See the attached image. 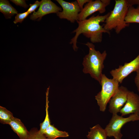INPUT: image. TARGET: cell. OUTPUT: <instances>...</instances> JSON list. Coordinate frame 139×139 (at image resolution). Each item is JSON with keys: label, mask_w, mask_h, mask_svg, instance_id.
<instances>
[{"label": "cell", "mask_w": 139, "mask_h": 139, "mask_svg": "<svg viewBox=\"0 0 139 139\" xmlns=\"http://www.w3.org/2000/svg\"><path fill=\"white\" fill-rule=\"evenodd\" d=\"M129 6L127 0H115L114 9L105 21L104 28L109 32L114 29L118 34L128 26L129 24L126 23L125 19Z\"/></svg>", "instance_id": "3957f363"}, {"label": "cell", "mask_w": 139, "mask_h": 139, "mask_svg": "<svg viewBox=\"0 0 139 139\" xmlns=\"http://www.w3.org/2000/svg\"><path fill=\"white\" fill-rule=\"evenodd\" d=\"M29 14L27 11L22 13H18L15 17L14 23V24H16L18 22L21 23Z\"/></svg>", "instance_id": "ffe728a7"}, {"label": "cell", "mask_w": 139, "mask_h": 139, "mask_svg": "<svg viewBox=\"0 0 139 139\" xmlns=\"http://www.w3.org/2000/svg\"><path fill=\"white\" fill-rule=\"evenodd\" d=\"M128 91L126 88L122 86L118 87L109 102L110 112L114 114L120 112L127 101Z\"/></svg>", "instance_id": "9c48e42d"}, {"label": "cell", "mask_w": 139, "mask_h": 139, "mask_svg": "<svg viewBox=\"0 0 139 139\" xmlns=\"http://www.w3.org/2000/svg\"><path fill=\"white\" fill-rule=\"evenodd\" d=\"M127 1L129 6H133L134 5H137V8L139 9V0H128Z\"/></svg>", "instance_id": "603a6c76"}, {"label": "cell", "mask_w": 139, "mask_h": 139, "mask_svg": "<svg viewBox=\"0 0 139 139\" xmlns=\"http://www.w3.org/2000/svg\"><path fill=\"white\" fill-rule=\"evenodd\" d=\"M29 132L28 139H48L44 134L40 133L37 128H32Z\"/></svg>", "instance_id": "d6986e66"}, {"label": "cell", "mask_w": 139, "mask_h": 139, "mask_svg": "<svg viewBox=\"0 0 139 139\" xmlns=\"http://www.w3.org/2000/svg\"><path fill=\"white\" fill-rule=\"evenodd\" d=\"M41 3V1L39 2L36 1L34 3L32 4H30V7L27 11L29 14L33 12H35V10L40 6Z\"/></svg>", "instance_id": "44dd1931"}, {"label": "cell", "mask_w": 139, "mask_h": 139, "mask_svg": "<svg viewBox=\"0 0 139 139\" xmlns=\"http://www.w3.org/2000/svg\"><path fill=\"white\" fill-rule=\"evenodd\" d=\"M139 70V54L133 60L129 63L120 65L117 68L113 70L110 73L113 79L121 83L123 80L133 72Z\"/></svg>", "instance_id": "ba28073f"}, {"label": "cell", "mask_w": 139, "mask_h": 139, "mask_svg": "<svg viewBox=\"0 0 139 139\" xmlns=\"http://www.w3.org/2000/svg\"><path fill=\"white\" fill-rule=\"evenodd\" d=\"M49 88V86L47 89L46 92V116L44 121L40 124V129L39 130V132L42 134L46 129L51 124L48 112L49 101L48 98Z\"/></svg>", "instance_id": "e0dca14e"}, {"label": "cell", "mask_w": 139, "mask_h": 139, "mask_svg": "<svg viewBox=\"0 0 139 139\" xmlns=\"http://www.w3.org/2000/svg\"><path fill=\"white\" fill-rule=\"evenodd\" d=\"M125 20L126 24L133 23H139V9L132 6H129Z\"/></svg>", "instance_id": "2e32d148"}, {"label": "cell", "mask_w": 139, "mask_h": 139, "mask_svg": "<svg viewBox=\"0 0 139 139\" xmlns=\"http://www.w3.org/2000/svg\"><path fill=\"white\" fill-rule=\"evenodd\" d=\"M56 1L63 8L62 11L56 13L60 18L66 19L72 23L78 21V15L81 10L76 1L71 2L63 0Z\"/></svg>", "instance_id": "8992f818"}, {"label": "cell", "mask_w": 139, "mask_h": 139, "mask_svg": "<svg viewBox=\"0 0 139 139\" xmlns=\"http://www.w3.org/2000/svg\"><path fill=\"white\" fill-rule=\"evenodd\" d=\"M10 1L16 5L22 6L25 8H27L29 6L26 3L25 0H11Z\"/></svg>", "instance_id": "7402d4cb"}, {"label": "cell", "mask_w": 139, "mask_h": 139, "mask_svg": "<svg viewBox=\"0 0 139 139\" xmlns=\"http://www.w3.org/2000/svg\"><path fill=\"white\" fill-rule=\"evenodd\" d=\"M20 139H28L30 132L19 119L14 117L8 124Z\"/></svg>", "instance_id": "7c38bea8"}, {"label": "cell", "mask_w": 139, "mask_h": 139, "mask_svg": "<svg viewBox=\"0 0 139 139\" xmlns=\"http://www.w3.org/2000/svg\"></svg>", "instance_id": "484cf974"}, {"label": "cell", "mask_w": 139, "mask_h": 139, "mask_svg": "<svg viewBox=\"0 0 139 139\" xmlns=\"http://www.w3.org/2000/svg\"><path fill=\"white\" fill-rule=\"evenodd\" d=\"M85 45L88 47L89 50L88 54L83 58V72L85 74H89L101 85L102 72L104 68L103 63L107 55L106 51L105 50L101 53L96 50L95 46L91 42H88Z\"/></svg>", "instance_id": "7a4b0ae2"}, {"label": "cell", "mask_w": 139, "mask_h": 139, "mask_svg": "<svg viewBox=\"0 0 139 139\" xmlns=\"http://www.w3.org/2000/svg\"><path fill=\"white\" fill-rule=\"evenodd\" d=\"M14 117L12 113L6 108L0 106V122L3 124H9Z\"/></svg>", "instance_id": "ac0fdd59"}, {"label": "cell", "mask_w": 139, "mask_h": 139, "mask_svg": "<svg viewBox=\"0 0 139 139\" xmlns=\"http://www.w3.org/2000/svg\"><path fill=\"white\" fill-rule=\"evenodd\" d=\"M90 129L86 136L89 139H107V136L105 129L99 124L90 128Z\"/></svg>", "instance_id": "5bb4252c"}, {"label": "cell", "mask_w": 139, "mask_h": 139, "mask_svg": "<svg viewBox=\"0 0 139 139\" xmlns=\"http://www.w3.org/2000/svg\"><path fill=\"white\" fill-rule=\"evenodd\" d=\"M110 0H91L85 5L79 13L78 21L85 20L87 17L96 12H98L101 14L105 13L106 7L110 4Z\"/></svg>", "instance_id": "52a82bcc"}, {"label": "cell", "mask_w": 139, "mask_h": 139, "mask_svg": "<svg viewBox=\"0 0 139 139\" xmlns=\"http://www.w3.org/2000/svg\"><path fill=\"white\" fill-rule=\"evenodd\" d=\"M119 83L112 79H109L102 74L101 76V90L95 96L100 111H105L107 105L119 87Z\"/></svg>", "instance_id": "277c9868"}, {"label": "cell", "mask_w": 139, "mask_h": 139, "mask_svg": "<svg viewBox=\"0 0 139 139\" xmlns=\"http://www.w3.org/2000/svg\"><path fill=\"white\" fill-rule=\"evenodd\" d=\"M110 12L103 15L98 14L93 15L88 19L82 21H77L78 24L77 28L73 33H75L74 37L71 40L70 44H73L72 47L75 51H76L78 47L76 46L77 39L79 36L82 33L86 37L90 39L92 43L101 42L102 40L103 33L110 35L109 31L106 30L100 23L105 21L109 15Z\"/></svg>", "instance_id": "6da1fadb"}, {"label": "cell", "mask_w": 139, "mask_h": 139, "mask_svg": "<svg viewBox=\"0 0 139 139\" xmlns=\"http://www.w3.org/2000/svg\"><path fill=\"white\" fill-rule=\"evenodd\" d=\"M139 120V112L133 114L127 118L123 117L117 114H112L108 124L105 129L107 136H114L115 139H121L122 134L121 129L127 122Z\"/></svg>", "instance_id": "5b68a950"}, {"label": "cell", "mask_w": 139, "mask_h": 139, "mask_svg": "<svg viewBox=\"0 0 139 139\" xmlns=\"http://www.w3.org/2000/svg\"><path fill=\"white\" fill-rule=\"evenodd\" d=\"M119 112L122 116L139 112V96L134 92L129 91L127 101Z\"/></svg>", "instance_id": "8fae6325"}, {"label": "cell", "mask_w": 139, "mask_h": 139, "mask_svg": "<svg viewBox=\"0 0 139 139\" xmlns=\"http://www.w3.org/2000/svg\"><path fill=\"white\" fill-rule=\"evenodd\" d=\"M136 74L135 79V82L139 92V70L136 72Z\"/></svg>", "instance_id": "d4e9b609"}, {"label": "cell", "mask_w": 139, "mask_h": 139, "mask_svg": "<svg viewBox=\"0 0 139 139\" xmlns=\"http://www.w3.org/2000/svg\"><path fill=\"white\" fill-rule=\"evenodd\" d=\"M91 0H77L76 1L81 10L83 8L84 5L90 2Z\"/></svg>", "instance_id": "cb8c5ba5"}, {"label": "cell", "mask_w": 139, "mask_h": 139, "mask_svg": "<svg viewBox=\"0 0 139 139\" xmlns=\"http://www.w3.org/2000/svg\"><path fill=\"white\" fill-rule=\"evenodd\" d=\"M38 10L31 15L30 19L40 21L45 15L53 13H57L62 11V8L50 0H42Z\"/></svg>", "instance_id": "30bf717a"}, {"label": "cell", "mask_w": 139, "mask_h": 139, "mask_svg": "<svg viewBox=\"0 0 139 139\" xmlns=\"http://www.w3.org/2000/svg\"><path fill=\"white\" fill-rule=\"evenodd\" d=\"M43 134L48 139H55L59 137L69 136L68 133L58 130L53 125L50 124L45 130Z\"/></svg>", "instance_id": "4fadbf2b"}, {"label": "cell", "mask_w": 139, "mask_h": 139, "mask_svg": "<svg viewBox=\"0 0 139 139\" xmlns=\"http://www.w3.org/2000/svg\"><path fill=\"white\" fill-rule=\"evenodd\" d=\"M0 11L6 19L11 18L15 14H17V11L6 0L0 1Z\"/></svg>", "instance_id": "9a60e30c"}]
</instances>
